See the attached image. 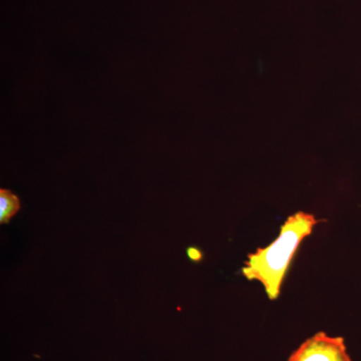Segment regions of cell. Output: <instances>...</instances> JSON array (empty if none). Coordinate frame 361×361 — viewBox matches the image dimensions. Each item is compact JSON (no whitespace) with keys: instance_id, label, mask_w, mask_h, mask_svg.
<instances>
[{"instance_id":"cell-1","label":"cell","mask_w":361,"mask_h":361,"mask_svg":"<svg viewBox=\"0 0 361 361\" xmlns=\"http://www.w3.org/2000/svg\"><path fill=\"white\" fill-rule=\"evenodd\" d=\"M317 224L312 214L297 212L288 218L270 245L259 248L247 258L242 274L249 281L260 282L270 300L280 295L282 282L297 249Z\"/></svg>"},{"instance_id":"cell-2","label":"cell","mask_w":361,"mask_h":361,"mask_svg":"<svg viewBox=\"0 0 361 361\" xmlns=\"http://www.w3.org/2000/svg\"><path fill=\"white\" fill-rule=\"evenodd\" d=\"M287 361H351L342 337L318 332L294 351Z\"/></svg>"},{"instance_id":"cell-3","label":"cell","mask_w":361,"mask_h":361,"mask_svg":"<svg viewBox=\"0 0 361 361\" xmlns=\"http://www.w3.org/2000/svg\"><path fill=\"white\" fill-rule=\"evenodd\" d=\"M21 210L18 195L8 189H0V224H8Z\"/></svg>"},{"instance_id":"cell-4","label":"cell","mask_w":361,"mask_h":361,"mask_svg":"<svg viewBox=\"0 0 361 361\" xmlns=\"http://www.w3.org/2000/svg\"><path fill=\"white\" fill-rule=\"evenodd\" d=\"M187 255L194 262H199L203 258L202 252L198 248H195V247H190L187 249Z\"/></svg>"}]
</instances>
